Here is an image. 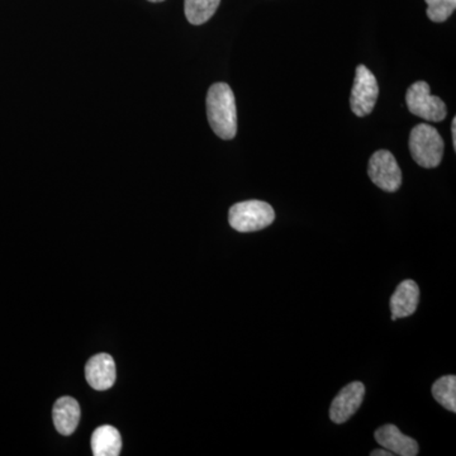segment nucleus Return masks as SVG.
<instances>
[{
    "label": "nucleus",
    "instance_id": "20e7f679",
    "mask_svg": "<svg viewBox=\"0 0 456 456\" xmlns=\"http://www.w3.org/2000/svg\"><path fill=\"white\" fill-rule=\"evenodd\" d=\"M406 103L411 113L428 122H441L448 116L445 103L431 94L426 82H416L408 88Z\"/></svg>",
    "mask_w": 456,
    "mask_h": 456
},
{
    "label": "nucleus",
    "instance_id": "7ed1b4c3",
    "mask_svg": "<svg viewBox=\"0 0 456 456\" xmlns=\"http://www.w3.org/2000/svg\"><path fill=\"white\" fill-rule=\"evenodd\" d=\"M275 220V212L263 200H246L233 204L228 212V222L239 232H255L269 227Z\"/></svg>",
    "mask_w": 456,
    "mask_h": 456
},
{
    "label": "nucleus",
    "instance_id": "6e6552de",
    "mask_svg": "<svg viewBox=\"0 0 456 456\" xmlns=\"http://www.w3.org/2000/svg\"><path fill=\"white\" fill-rule=\"evenodd\" d=\"M86 377L89 386L95 391H107L116 382V364L108 354H98L89 360L86 367Z\"/></svg>",
    "mask_w": 456,
    "mask_h": 456
},
{
    "label": "nucleus",
    "instance_id": "f257e3e1",
    "mask_svg": "<svg viewBox=\"0 0 456 456\" xmlns=\"http://www.w3.org/2000/svg\"><path fill=\"white\" fill-rule=\"evenodd\" d=\"M207 117L216 134L222 140L235 139L237 134L236 99L226 83L213 84L207 94Z\"/></svg>",
    "mask_w": 456,
    "mask_h": 456
},
{
    "label": "nucleus",
    "instance_id": "f3484780",
    "mask_svg": "<svg viewBox=\"0 0 456 456\" xmlns=\"http://www.w3.org/2000/svg\"><path fill=\"white\" fill-rule=\"evenodd\" d=\"M452 145H454V150H456V118H452Z\"/></svg>",
    "mask_w": 456,
    "mask_h": 456
},
{
    "label": "nucleus",
    "instance_id": "423d86ee",
    "mask_svg": "<svg viewBox=\"0 0 456 456\" xmlns=\"http://www.w3.org/2000/svg\"><path fill=\"white\" fill-rule=\"evenodd\" d=\"M369 178L388 193H395L402 185L401 167L392 152L379 150L371 156L368 167Z\"/></svg>",
    "mask_w": 456,
    "mask_h": 456
},
{
    "label": "nucleus",
    "instance_id": "0eeeda50",
    "mask_svg": "<svg viewBox=\"0 0 456 456\" xmlns=\"http://www.w3.org/2000/svg\"><path fill=\"white\" fill-rule=\"evenodd\" d=\"M364 397V384L360 382L347 384L332 401L331 407H330L331 421L338 425L349 421L362 406Z\"/></svg>",
    "mask_w": 456,
    "mask_h": 456
},
{
    "label": "nucleus",
    "instance_id": "ddd939ff",
    "mask_svg": "<svg viewBox=\"0 0 456 456\" xmlns=\"http://www.w3.org/2000/svg\"><path fill=\"white\" fill-rule=\"evenodd\" d=\"M221 0H185L184 12L188 22L200 26L208 22L220 7Z\"/></svg>",
    "mask_w": 456,
    "mask_h": 456
},
{
    "label": "nucleus",
    "instance_id": "39448f33",
    "mask_svg": "<svg viewBox=\"0 0 456 456\" xmlns=\"http://www.w3.org/2000/svg\"><path fill=\"white\" fill-rule=\"evenodd\" d=\"M379 95L377 77L365 65L356 68L355 79L351 90L350 106L354 114L365 117L373 112Z\"/></svg>",
    "mask_w": 456,
    "mask_h": 456
},
{
    "label": "nucleus",
    "instance_id": "f03ea898",
    "mask_svg": "<svg viewBox=\"0 0 456 456\" xmlns=\"http://www.w3.org/2000/svg\"><path fill=\"white\" fill-rule=\"evenodd\" d=\"M444 140L436 128L426 123L417 125L410 134V151L413 160L425 169L437 167L444 156Z\"/></svg>",
    "mask_w": 456,
    "mask_h": 456
},
{
    "label": "nucleus",
    "instance_id": "2eb2a0df",
    "mask_svg": "<svg viewBox=\"0 0 456 456\" xmlns=\"http://www.w3.org/2000/svg\"><path fill=\"white\" fill-rule=\"evenodd\" d=\"M428 3V17L432 22L443 23L454 13L456 0H425Z\"/></svg>",
    "mask_w": 456,
    "mask_h": 456
},
{
    "label": "nucleus",
    "instance_id": "9b49d317",
    "mask_svg": "<svg viewBox=\"0 0 456 456\" xmlns=\"http://www.w3.org/2000/svg\"><path fill=\"white\" fill-rule=\"evenodd\" d=\"M53 424L56 430L64 436L74 434L80 421V406L74 398L57 399L53 408Z\"/></svg>",
    "mask_w": 456,
    "mask_h": 456
},
{
    "label": "nucleus",
    "instance_id": "dca6fc26",
    "mask_svg": "<svg viewBox=\"0 0 456 456\" xmlns=\"http://www.w3.org/2000/svg\"><path fill=\"white\" fill-rule=\"evenodd\" d=\"M371 456H393L392 452L387 449H375L370 452Z\"/></svg>",
    "mask_w": 456,
    "mask_h": 456
},
{
    "label": "nucleus",
    "instance_id": "f8f14e48",
    "mask_svg": "<svg viewBox=\"0 0 456 456\" xmlns=\"http://www.w3.org/2000/svg\"><path fill=\"white\" fill-rule=\"evenodd\" d=\"M122 449V437L113 426H101L92 435V450L94 456H117Z\"/></svg>",
    "mask_w": 456,
    "mask_h": 456
},
{
    "label": "nucleus",
    "instance_id": "4468645a",
    "mask_svg": "<svg viewBox=\"0 0 456 456\" xmlns=\"http://www.w3.org/2000/svg\"><path fill=\"white\" fill-rule=\"evenodd\" d=\"M432 395L436 399L437 403L450 411L456 412V377L446 375L441 377L432 386Z\"/></svg>",
    "mask_w": 456,
    "mask_h": 456
},
{
    "label": "nucleus",
    "instance_id": "9d476101",
    "mask_svg": "<svg viewBox=\"0 0 456 456\" xmlns=\"http://www.w3.org/2000/svg\"><path fill=\"white\" fill-rule=\"evenodd\" d=\"M419 302V288L416 281L407 279L398 285L391 297L392 321L412 316Z\"/></svg>",
    "mask_w": 456,
    "mask_h": 456
},
{
    "label": "nucleus",
    "instance_id": "1a4fd4ad",
    "mask_svg": "<svg viewBox=\"0 0 456 456\" xmlns=\"http://www.w3.org/2000/svg\"><path fill=\"white\" fill-rule=\"evenodd\" d=\"M374 436L377 443L382 448L389 450L393 455H419V448L417 441L402 434L397 426L384 425L375 431Z\"/></svg>",
    "mask_w": 456,
    "mask_h": 456
},
{
    "label": "nucleus",
    "instance_id": "a211bd4d",
    "mask_svg": "<svg viewBox=\"0 0 456 456\" xmlns=\"http://www.w3.org/2000/svg\"><path fill=\"white\" fill-rule=\"evenodd\" d=\"M149 2H151V3H160V2H164V0H149Z\"/></svg>",
    "mask_w": 456,
    "mask_h": 456
}]
</instances>
